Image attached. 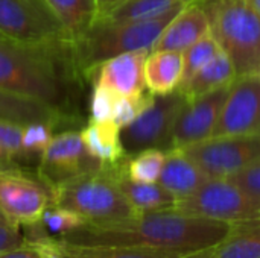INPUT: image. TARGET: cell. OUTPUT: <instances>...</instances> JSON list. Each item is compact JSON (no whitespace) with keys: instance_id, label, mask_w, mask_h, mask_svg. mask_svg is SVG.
<instances>
[{"instance_id":"6da1fadb","label":"cell","mask_w":260,"mask_h":258,"mask_svg":"<svg viewBox=\"0 0 260 258\" xmlns=\"http://www.w3.org/2000/svg\"><path fill=\"white\" fill-rule=\"evenodd\" d=\"M232 224L190 216L174 208L137 213L133 217L84 224L58 236L79 246H126L154 248L190 254L216 246L230 231Z\"/></svg>"},{"instance_id":"7a4b0ae2","label":"cell","mask_w":260,"mask_h":258,"mask_svg":"<svg viewBox=\"0 0 260 258\" xmlns=\"http://www.w3.org/2000/svg\"><path fill=\"white\" fill-rule=\"evenodd\" d=\"M85 82L72 41L21 44L0 40V88L79 117L73 111V102Z\"/></svg>"},{"instance_id":"3957f363","label":"cell","mask_w":260,"mask_h":258,"mask_svg":"<svg viewBox=\"0 0 260 258\" xmlns=\"http://www.w3.org/2000/svg\"><path fill=\"white\" fill-rule=\"evenodd\" d=\"M184 6L186 5H178L161 15L142 20H98L88 32L73 41L75 59L85 81L90 70L110 58L126 52H151L166 26Z\"/></svg>"},{"instance_id":"277c9868","label":"cell","mask_w":260,"mask_h":258,"mask_svg":"<svg viewBox=\"0 0 260 258\" xmlns=\"http://www.w3.org/2000/svg\"><path fill=\"white\" fill-rule=\"evenodd\" d=\"M123 163L101 164L94 170L55 186L52 205L73 211L84 224H105L136 216L137 211L129 205L117 182Z\"/></svg>"},{"instance_id":"5b68a950","label":"cell","mask_w":260,"mask_h":258,"mask_svg":"<svg viewBox=\"0 0 260 258\" xmlns=\"http://www.w3.org/2000/svg\"><path fill=\"white\" fill-rule=\"evenodd\" d=\"M210 33L230 58L236 78L260 76V15L247 0H197Z\"/></svg>"},{"instance_id":"8992f818","label":"cell","mask_w":260,"mask_h":258,"mask_svg":"<svg viewBox=\"0 0 260 258\" xmlns=\"http://www.w3.org/2000/svg\"><path fill=\"white\" fill-rule=\"evenodd\" d=\"M53 190L35 172L17 164L0 166V217L11 227L32 228L43 224Z\"/></svg>"},{"instance_id":"52a82bcc","label":"cell","mask_w":260,"mask_h":258,"mask_svg":"<svg viewBox=\"0 0 260 258\" xmlns=\"http://www.w3.org/2000/svg\"><path fill=\"white\" fill-rule=\"evenodd\" d=\"M0 33L21 44L72 41L46 0H0Z\"/></svg>"},{"instance_id":"ba28073f","label":"cell","mask_w":260,"mask_h":258,"mask_svg":"<svg viewBox=\"0 0 260 258\" xmlns=\"http://www.w3.org/2000/svg\"><path fill=\"white\" fill-rule=\"evenodd\" d=\"M174 210L190 216L229 224L260 216V204L225 178H210L195 193L177 199Z\"/></svg>"},{"instance_id":"9c48e42d","label":"cell","mask_w":260,"mask_h":258,"mask_svg":"<svg viewBox=\"0 0 260 258\" xmlns=\"http://www.w3.org/2000/svg\"><path fill=\"white\" fill-rule=\"evenodd\" d=\"M186 97L178 90L169 94H155L152 103L140 116L120 129V141L126 155L145 149H172V129Z\"/></svg>"},{"instance_id":"30bf717a","label":"cell","mask_w":260,"mask_h":258,"mask_svg":"<svg viewBox=\"0 0 260 258\" xmlns=\"http://www.w3.org/2000/svg\"><path fill=\"white\" fill-rule=\"evenodd\" d=\"M183 151L209 178L222 179L259 161L260 137H210Z\"/></svg>"},{"instance_id":"8fae6325","label":"cell","mask_w":260,"mask_h":258,"mask_svg":"<svg viewBox=\"0 0 260 258\" xmlns=\"http://www.w3.org/2000/svg\"><path fill=\"white\" fill-rule=\"evenodd\" d=\"M102 163L85 148L81 129H64L53 134L50 143L40 155L37 173L52 189L81 173L94 170Z\"/></svg>"},{"instance_id":"7c38bea8","label":"cell","mask_w":260,"mask_h":258,"mask_svg":"<svg viewBox=\"0 0 260 258\" xmlns=\"http://www.w3.org/2000/svg\"><path fill=\"white\" fill-rule=\"evenodd\" d=\"M260 137V76L236 78L222 105L212 137Z\"/></svg>"},{"instance_id":"4fadbf2b","label":"cell","mask_w":260,"mask_h":258,"mask_svg":"<svg viewBox=\"0 0 260 258\" xmlns=\"http://www.w3.org/2000/svg\"><path fill=\"white\" fill-rule=\"evenodd\" d=\"M230 85L218 88L197 99L186 100L174 123L172 149H183L212 137Z\"/></svg>"},{"instance_id":"5bb4252c","label":"cell","mask_w":260,"mask_h":258,"mask_svg":"<svg viewBox=\"0 0 260 258\" xmlns=\"http://www.w3.org/2000/svg\"><path fill=\"white\" fill-rule=\"evenodd\" d=\"M149 52H126L110 58L88 71L87 81L113 90L117 96H137L146 91L145 61Z\"/></svg>"},{"instance_id":"9a60e30c","label":"cell","mask_w":260,"mask_h":258,"mask_svg":"<svg viewBox=\"0 0 260 258\" xmlns=\"http://www.w3.org/2000/svg\"><path fill=\"white\" fill-rule=\"evenodd\" d=\"M0 120L20 126H26L30 123H47L55 131L72 129L73 126H84L81 117L64 114L44 102L8 91L5 88H0Z\"/></svg>"},{"instance_id":"2e32d148","label":"cell","mask_w":260,"mask_h":258,"mask_svg":"<svg viewBox=\"0 0 260 258\" xmlns=\"http://www.w3.org/2000/svg\"><path fill=\"white\" fill-rule=\"evenodd\" d=\"M209 32L210 23L206 11L197 2H192L171 20L151 52L174 50L183 53Z\"/></svg>"},{"instance_id":"e0dca14e","label":"cell","mask_w":260,"mask_h":258,"mask_svg":"<svg viewBox=\"0 0 260 258\" xmlns=\"http://www.w3.org/2000/svg\"><path fill=\"white\" fill-rule=\"evenodd\" d=\"M210 178L186 155L183 149L166 151L165 164L158 184L165 187L175 199L186 198L203 187Z\"/></svg>"},{"instance_id":"ac0fdd59","label":"cell","mask_w":260,"mask_h":258,"mask_svg":"<svg viewBox=\"0 0 260 258\" xmlns=\"http://www.w3.org/2000/svg\"><path fill=\"white\" fill-rule=\"evenodd\" d=\"M183 53L174 50L149 52L145 61V82L152 94H169L181 82Z\"/></svg>"},{"instance_id":"d6986e66","label":"cell","mask_w":260,"mask_h":258,"mask_svg":"<svg viewBox=\"0 0 260 258\" xmlns=\"http://www.w3.org/2000/svg\"><path fill=\"white\" fill-rule=\"evenodd\" d=\"M81 138L87 151L102 164H120L128 157L120 141V129L114 122L88 120L81 128Z\"/></svg>"},{"instance_id":"ffe728a7","label":"cell","mask_w":260,"mask_h":258,"mask_svg":"<svg viewBox=\"0 0 260 258\" xmlns=\"http://www.w3.org/2000/svg\"><path fill=\"white\" fill-rule=\"evenodd\" d=\"M236 79V73L230 58L221 50L209 64L198 70L187 82L180 85L177 90L184 94L186 100L197 99L218 88L230 85Z\"/></svg>"},{"instance_id":"44dd1931","label":"cell","mask_w":260,"mask_h":258,"mask_svg":"<svg viewBox=\"0 0 260 258\" xmlns=\"http://www.w3.org/2000/svg\"><path fill=\"white\" fill-rule=\"evenodd\" d=\"M210 258H260V216L232 224Z\"/></svg>"},{"instance_id":"7402d4cb","label":"cell","mask_w":260,"mask_h":258,"mask_svg":"<svg viewBox=\"0 0 260 258\" xmlns=\"http://www.w3.org/2000/svg\"><path fill=\"white\" fill-rule=\"evenodd\" d=\"M125 164V163H123ZM117 182L129 205L137 213L169 210L175 205V198L158 182H137L125 175L123 166L117 175Z\"/></svg>"},{"instance_id":"603a6c76","label":"cell","mask_w":260,"mask_h":258,"mask_svg":"<svg viewBox=\"0 0 260 258\" xmlns=\"http://www.w3.org/2000/svg\"><path fill=\"white\" fill-rule=\"evenodd\" d=\"M72 41L79 40L98 20L96 0H46Z\"/></svg>"},{"instance_id":"cb8c5ba5","label":"cell","mask_w":260,"mask_h":258,"mask_svg":"<svg viewBox=\"0 0 260 258\" xmlns=\"http://www.w3.org/2000/svg\"><path fill=\"white\" fill-rule=\"evenodd\" d=\"M59 240L66 258H178L186 255L177 251L154 248H126V246H79Z\"/></svg>"},{"instance_id":"d4e9b609","label":"cell","mask_w":260,"mask_h":258,"mask_svg":"<svg viewBox=\"0 0 260 258\" xmlns=\"http://www.w3.org/2000/svg\"><path fill=\"white\" fill-rule=\"evenodd\" d=\"M197 0H125L105 17L104 21H129L161 15L178 5H187ZM98 21V20H96Z\"/></svg>"},{"instance_id":"484cf974","label":"cell","mask_w":260,"mask_h":258,"mask_svg":"<svg viewBox=\"0 0 260 258\" xmlns=\"http://www.w3.org/2000/svg\"><path fill=\"white\" fill-rule=\"evenodd\" d=\"M166 151L145 149L128 155L123 164L125 175L137 182H157L165 164Z\"/></svg>"},{"instance_id":"4316f807","label":"cell","mask_w":260,"mask_h":258,"mask_svg":"<svg viewBox=\"0 0 260 258\" xmlns=\"http://www.w3.org/2000/svg\"><path fill=\"white\" fill-rule=\"evenodd\" d=\"M219 52L221 47L218 46L216 40L210 32L206 33L195 44H192L189 49H186L183 52V75H181L180 85L187 82L198 70H201L206 64H209Z\"/></svg>"},{"instance_id":"83f0119b","label":"cell","mask_w":260,"mask_h":258,"mask_svg":"<svg viewBox=\"0 0 260 258\" xmlns=\"http://www.w3.org/2000/svg\"><path fill=\"white\" fill-rule=\"evenodd\" d=\"M154 96L149 90L143 91L142 94L137 96H119L114 105V114H113V122L114 125L122 129L125 126H128L129 123H133L143 109H146L152 100Z\"/></svg>"},{"instance_id":"f1b7e54d","label":"cell","mask_w":260,"mask_h":258,"mask_svg":"<svg viewBox=\"0 0 260 258\" xmlns=\"http://www.w3.org/2000/svg\"><path fill=\"white\" fill-rule=\"evenodd\" d=\"M55 129L47 123H30L23 126L21 151L23 157L41 155L53 137Z\"/></svg>"},{"instance_id":"f546056e","label":"cell","mask_w":260,"mask_h":258,"mask_svg":"<svg viewBox=\"0 0 260 258\" xmlns=\"http://www.w3.org/2000/svg\"><path fill=\"white\" fill-rule=\"evenodd\" d=\"M117 94L99 84H93L90 97V120L94 122H113L114 105Z\"/></svg>"},{"instance_id":"4dcf8cb0","label":"cell","mask_w":260,"mask_h":258,"mask_svg":"<svg viewBox=\"0 0 260 258\" xmlns=\"http://www.w3.org/2000/svg\"><path fill=\"white\" fill-rule=\"evenodd\" d=\"M43 225H46L49 230H52L61 236V234L70 233V231L82 227L84 220L70 210L50 205L43 214Z\"/></svg>"},{"instance_id":"1f68e13d","label":"cell","mask_w":260,"mask_h":258,"mask_svg":"<svg viewBox=\"0 0 260 258\" xmlns=\"http://www.w3.org/2000/svg\"><path fill=\"white\" fill-rule=\"evenodd\" d=\"M229 179L238 189H241L247 196L260 204V160L244 167L242 170L230 175Z\"/></svg>"},{"instance_id":"d6a6232c","label":"cell","mask_w":260,"mask_h":258,"mask_svg":"<svg viewBox=\"0 0 260 258\" xmlns=\"http://www.w3.org/2000/svg\"><path fill=\"white\" fill-rule=\"evenodd\" d=\"M23 126L0 120V152L15 163L17 158H24L21 151Z\"/></svg>"},{"instance_id":"836d02e7","label":"cell","mask_w":260,"mask_h":258,"mask_svg":"<svg viewBox=\"0 0 260 258\" xmlns=\"http://www.w3.org/2000/svg\"><path fill=\"white\" fill-rule=\"evenodd\" d=\"M35 234L30 237H26L27 242L34 246V249L38 252L40 258H66L58 237H49L46 234H37L34 228H29Z\"/></svg>"},{"instance_id":"e575fe53","label":"cell","mask_w":260,"mask_h":258,"mask_svg":"<svg viewBox=\"0 0 260 258\" xmlns=\"http://www.w3.org/2000/svg\"><path fill=\"white\" fill-rule=\"evenodd\" d=\"M24 243H26V236H21L17 228L8 224H0V251L18 248Z\"/></svg>"},{"instance_id":"d590c367","label":"cell","mask_w":260,"mask_h":258,"mask_svg":"<svg viewBox=\"0 0 260 258\" xmlns=\"http://www.w3.org/2000/svg\"><path fill=\"white\" fill-rule=\"evenodd\" d=\"M0 258H40V255L26 239V243L18 246V248L0 251Z\"/></svg>"},{"instance_id":"8d00e7d4","label":"cell","mask_w":260,"mask_h":258,"mask_svg":"<svg viewBox=\"0 0 260 258\" xmlns=\"http://www.w3.org/2000/svg\"><path fill=\"white\" fill-rule=\"evenodd\" d=\"M122 2L125 0H96V6H98V20L105 17L110 11H113L116 6H119Z\"/></svg>"},{"instance_id":"74e56055","label":"cell","mask_w":260,"mask_h":258,"mask_svg":"<svg viewBox=\"0 0 260 258\" xmlns=\"http://www.w3.org/2000/svg\"><path fill=\"white\" fill-rule=\"evenodd\" d=\"M213 248H207V249H203V251L190 252V254H186V255H181V257L178 258H210L212 252H213Z\"/></svg>"},{"instance_id":"f35d334b","label":"cell","mask_w":260,"mask_h":258,"mask_svg":"<svg viewBox=\"0 0 260 258\" xmlns=\"http://www.w3.org/2000/svg\"><path fill=\"white\" fill-rule=\"evenodd\" d=\"M9 164H15L12 160H9L5 154L0 152V166H9Z\"/></svg>"},{"instance_id":"ab89813d","label":"cell","mask_w":260,"mask_h":258,"mask_svg":"<svg viewBox=\"0 0 260 258\" xmlns=\"http://www.w3.org/2000/svg\"><path fill=\"white\" fill-rule=\"evenodd\" d=\"M247 3L260 15V0H247Z\"/></svg>"},{"instance_id":"60d3db41","label":"cell","mask_w":260,"mask_h":258,"mask_svg":"<svg viewBox=\"0 0 260 258\" xmlns=\"http://www.w3.org/2000/svg\"><path fill=\"white\" fill-rule=\"evenodd\" d=\"M0 224H6V222H5V220H3V219L0 217Z\"/></svg>"},{"instance_id":"b9f144b4","label":"cell","mask_w":260,"mask_h":258,"mask_svg":"<svg viewBox=\"0 0 260 258\" xmlns=\"http://www.w3.org/2000/svg\"><path fill=\"white\" fill-rule=\"evenodd\" d=\"M0 40H3V36H2V33H0Z\"/></svg>"}]
</instances>
